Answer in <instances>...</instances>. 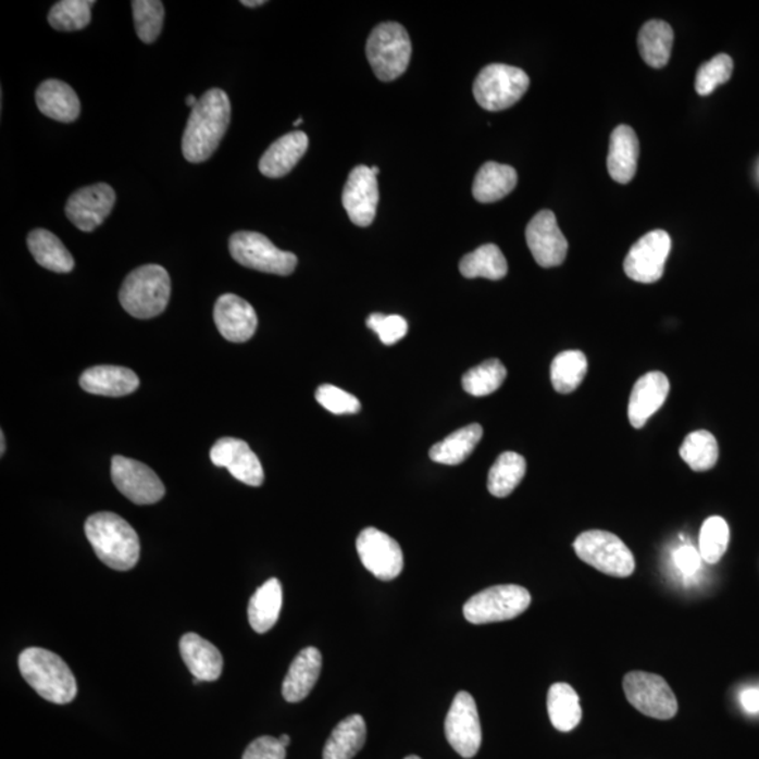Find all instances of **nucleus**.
<instances>
[{
  "instance_id": "obj_1",
  "label": "nucleus",
  "mask_w": 759,
  "mask_h": 759,
  "mask_svg": "<svg viewBox=\"0 0 759 759\" xmlns=\"http://www.w3.org/2000/svg\"><path fill=\"white\" fill-rule=\"evenodd\" d=\"M229 122L231 103L224 90L210 89L201 96L199 102L191 109L184 139H182V151L186 161L191 163L208 161L227 133Z\"/></svg>"
},
{
  "instance_id": "obj_2",
  "label": "nucleus",
  "mask_w": 759,
  "mask_h": 759,
  "mask_svg": "<svg viewBox=\"0 0 759 759\" xmlns=\"http://www.w3.org/2000/svg\"><path fill=\"white\" fill-rule=\"evenodd\" d=\"M85 533L96 556L110 569L128 571L138 563L141 547L126 519L113 512L95 513L86 521Z\"/></svg>"
},
{
  "instance_id": "obj_3",
  "label": "nucleus",
  "mask_w": 759,
  "mask_h": 759,
  "mask_svg": "<svg viewBox=\"0 0 759 759\" xmlns=\"http://www.w3.org/2000/svg\"><path fill=\"white\" fill-rule=\"evenodd\" d=\"M23 679L41 698L55 705L71 704L78 694L74 672L55 652L32 647L18 657Z\"/></svg>"
},
{
  "instance_id": "obj_4",
  "label": "nucleus",
  "mask_w": 759,
  "mask_h": 759,
  "mask_svg": "<svg viewBox=\"0 0 759 759\" xmlns=\"http://www.w3.org/2000/svg\"><path fill=\"white\" fill-rule=\"evenodd\" d=\"M119 299L134 319L150 320L162 314L171 299L170 273L160 265L137 267L124 281Z\"/></svg>"
},
{
  "instance_id": "obj_5",
  "label": "nucleus",
  "mask_w": 759,
  "mask_h": 759,
  "mask_svg": "<svg viewBox=\"0 0 759 759\" xmlns=\"http://www.w3.org/2000/svg\"><path fill=\"white\" fill-rule=\"evenodd\" d=\"M412 46L406 28L398 23L378 24L370 35L366 55L380 80L400 78L410 65Z\"/></svg>"
},
{
  "instance_id": "obj_6",
  "label": "nucleus",
  "mask_w": 759,
  "mask_h": 759,
  "mask_svg": "<svg viewBox=\"0 0 759 759\" xmlns=\"http://www.w3.org/2000/svg\"><path fill=\"white\" fill-rule=\"evenodd\" d=\"M531 79L517 66L492 64L480 72L473 92L480 108L488 112H501L512 108L530 89Z\"/></svg>"
},
{
  "instance_id": "obj_7",
  "label": "nucleus",
  "mask_w": 759,
  "mask_h": 759,
  "mask_svg": "<svg viewBox=\"0 0 759 759\" xmlns=\"http://www.w3.org/2000/svg\"><path fill=\"white\" fill-rule=\"evenodd\" d=\"M574 550L584 563L600 573L626 578L634 573L636 561L631 549L613 533L588 531L574 542Z\"/></svg>"
},
{
  "instance_id": "obj_8",
  "label": "nucleus",
  "mask_w": 759,
  "mask_h": 759,
  "mask_svg": "<svg viewBox=\"0 0 759 759\" xmlns=\"http://www.w3.org/2000/svg\"><path fill=\"white\" fill-rule=\"evenodd\" d=\"M229 252L239 265L278 276L291 275L299 262L295 253L282 251L265 235L252 231L235 233Z\"/></svg>"
},
{
  "instance_id": "obj_9",
  "label": "nucleus",
  "mask_w": 759,
  "mask_h": 759,
  "mask_svg": "<svg viewBox=\"0 0 759 759\" xmlns=\"http://www.w3.org/2000/svg\"><path fill=\"white\" fill-rule=\"evenodd\" d=\"M530 590L519 585H497L475 594L465 602L464 618L473 624L511 621L531 607Z\"/></svg>"
},
{
  "instance_id": "obj_10",
  "label": "nucleus",
  "mask_w": 759,
  "mask_h": 759,
  "mask_svg": "<svg viewBox=\"0 0 759 759\" xmlns=\"http://www.w3.org/2000/svg\"><path fill=\"white\" fill-rule=\"evenodd\" d=\"M629 702L648 718L670 720L679 712L674 692L662 676L650 672H629L623 680Z\"/></svg>"
},
{
  "instance_id": "obj_11",
  "label": "nucleus",
  "mask_w": 759,
  "mask_h": 759,
  "mask_svg": "<svg viewBox=\"0 0 759 759\" xmlns=\"http://www.w3.org/2000/svg\"><path fill=\"white\" fill-rule=\"evenodd\" d=\"M446 738L459 756L473 758L482 747L483 733L477 705L469 692L455 696L445 720Z\"/></svg>"
},
{
  "instance_id": "obj_12",
  "label": "nucleus",
  "mask_w": 759,
  "mask_h": 759,
  "mask_svg": "<svg viewBox=\"0 0 759 759\" xmlns=\"http://www.w3.org/2000/svg\"><path fill=\"white\" fill-rule=\"evenodd\" d=\"M112 480L115 488L137 506L160 502L165 495V485L152 469L124 456H114Z\"/></svg>"
},
{
  "instance_id": "obj_13",
  "label": "nucleus",
  "mask_w": 759,
  "mask_h": 759,
  "mask_svg": "<svg viewBox=\"0 0 759 759\" xmlns=\"http://www.w3.org/2000/svg\"><path fill=\"white\" fill-rule=\"evenodd\" d=\"M671 237L662 229H655L633 245L624 259V273L634 282L656 283L664 275Z\"/></svg>"
},
{
  "instance_id": "obj_14",
  "label": "nucleus",
  "mask_w": 759,
  "mask_h": 759,
  "mask_svg": "<svg viewBox=\"0 0 759 759\" xmlns=\"http://www.w3.org/2000/svg\"><path fill=\"white\" fill-rule=\"evenodd\" d=\"M360 560L376 578L396 580L403 569V555L400 545L387 533L368 527L357 542Z\"/></svg>"
},
{
  "instance_id": "obj_15",
  "label": "nucleus",
  "mask_w": 759,
  "mask_h": 759,
  "mask_svg": "<svg viewBox=\"0 0 759 759\" xmlns=\"http://www.w3.org/2000/svg\"><path fill=\"white\" fill-rule=\"evenodd\" d=\"M526 242L537 265L542 267L560 266L569 252V242L550 210L540 211L527 224Z\"/></svg>"
},
{
  "instance_id": "obj_16",
  "label": "nucleus",
  "mask_w": 759,
  "mask_h": 759,
  "mask_svg": "<svg viewBox=\"0 0 759 759\" xmlns=\"http://www.w3.org/2000/svg\"><path fill=\"white\" fill-rule=\"evenodd\" d=\"M114 203L115 194L109 185L82 187L66 201L65 214L76 228L92 233L112 213Z\"/></svg>"
},
{
  "instance_id": "obj_17",
  "label": "nucleus",
  "mask_w": 759,
  "mask_h": 759,
  "mask_svg": "<svg viewBox=\"0 0 759 759\" xmlns=\"http://www.w3.org/2000/svg\"><path fill=\"white\" fill-rule=\"evenodd\" d=\"M378 200L377 176L372 172V167H354L343 194V204L350 221L358 227H369L376 217Z\"/></svg>"
},
{
  "instance_id": "obj_18",
  "label": "nucleus",
  "mask_w": 759,
  "mask_h": 759,
  "mask_svg": "<svg viewBox=\"0 0 759 759\" xmlns=\"http://www.w3.org/2000/svg\"><path fill=\"white\" fill-rule=\"evenodd\" d=\"M211 461L217 468L227 469L233 477L251 487H259L265 482V473L258 456L247 441L235 437H223L215 441L210 451Z\"/></svg>"
},
{
  "instance_id": "obj_19",
  "label": "nucleus",
  "mask_w": 759,
  "mask_h": 759,
  "mask_svg": "<svg viewBox=\"0 0 759 759\" xmlns=\"http://www.w3.org/2000/svg\"><path fill=\"white\" fill-rule=\"evenodd\" d=\"M214 323L229 343L244 344L257 333L258 316L247 300L235 295H224L215 302Z\"/></svg>"
},
{
  "instance_id": "obj_20",
  "label": "nucleus",
  "mask_w": 759,
  "mask_h": 759,
  "mask_svg": "<svg viewBox=\"0 0 759 759\" xmlns=\"http://www.w3.org/2000/svg\"><path fill=\"white\" fill-rule=\"evenodd\" d=\"M670 393V382L664 373L650 372L637 380L634 384L631 400H629L627 415L633 427L640 430L656 414Z\"/></svg>"
},
{
  "instance_id": "obj_21",
  "label": "nucleus",
  "mask_w": 759,
  "mask_h": 759,
  "mask_svg": "<svg viewBox=\"0 0 759 759\" xmlns=\"http://www.w3.org/2000/svg\"><path fill=\"white\" fill-rule=\"evenodd\" d=\"M323 668V656L315 647H307L291 662L285 681H283V698L290 704L301 702L314 689Z\"/></svg>"
},
{
  "instance_id": "obj_22",
  "label": "nucleus",
  "mask_w": 759,
  "mask_h": 759,
  "mask_svg": "<svg viewBox=\"0 0 759 759\" xmlns=\"http://www.w3.org/2000/svg\"><path fill=\"white\" fill-rule=\"evenodd\" d=\"M181 655L194 679L201 682L217 681L223 674L224 660L217 647L196 633L181 638Z\"/></svg>"
},
{
  "instance_id": "obj_23",
  "label": "nucleus",
  "mask_w": 759,
  "mask_h": 759,
  "mask_svg": "<svg viewBox=\"0 0 759 759\" xmlns=\"http://www.w3.org/2000/svg\"><path fill=\"white\" fill-rule=\"evenodd\" d=\"M309 148V137L302 132L286 134L273 142L259 161L262 175L277 179L286 176L299 163Z\"/></svg>"
},
{
  "instance_id": "obj_24",
  "label": "nucleus",
  "mask_w": 759,
  "mask_h": 759,
  "mask_svg": "<svg viewBox=\"0 0 759 759\" xmlns=\"http://www.w3.org/2000/svg\"><path fill=\"white\" fill-rule=\"evenodd\" d=\"M640 144L634 129L619 126L610 136L608 171L614 182L626 185L636 175Z\"/></svg>"
},
{
  "instance_id": "obj_25",
  "label": "nucleus",
  "mask_w": 759,
  "mask_h": 759,
  "mask_svg": "<svg viewBox=\"0 0 759 759\" xmlns=\"http://www.w3.org/2000/svg\"><path fill=\"white\" fill-rule=\"evenodd\" d=\"M80 387L96 396H128L139 387V378L133 370L122 366H95L82 374Z\"/></svg>"
},
{
  "instance_id": "obj_26",
  "label": "nucleus",
  "mask_w": 759,
  "mask_h": 759,
  "mask_svg": "<svg viewBox=\"0 0 759 759\" xmlns=\"http://www.w3.org/2000/svg\"><path fill=\"white\" fill-rule=\"evenodd\" d=\"M36 102L40 112L55 122L72 123L80 114L78 95L62 80L42 82L36 92Z\"/></svg>"
},
{
  "instance_id": "obj_27",
  "label": "nucleus",
  "mask_w": 759,
  "mask_h": 759,
  "mask_svg": "<svg viewBox=\"0 0 759 759\" xmlns=\"http://www.w3.org/2000/svg\"><path fill=\"white\" fill-rule=\"evenodd\" d=\"M517 184L518 173L512 166L487 162L475 175L473 196L480 203H495L511 194Z\"/></svg>"
},
{
  "instance_id": "obj_28",
  "label": "nucleus",
  "mask_w": 759,
  "mask_h": 759,
  "mask_svg": "<svg viewBox=\"0 0 759 759\" xmlns=\"http://www.w3.org/2000/svg\"><path fill=\"white\" fill-rule=\"evenodd\" d=\"M27 247L38 265L55 273L74 271L75 261L65 245L50 231L37 228L28 234Z\"/></svg>"
},
{
  "instance_id": "obj_29",
  "label": "nucleus",
  "mask_w": 759,
  "mask_h": 759,
  "mask_svg": "<svg viewBox=\"0 0 759 759\" xmlns=\"http://www.w3.org/2000/svg\"><path fill=\"white\" fill-rule=\"evenodd\" d=\"M283 605V589L281 581L271 578L258 588L249 600V624L257 633L271 631L278 621Z\"/></svg>"
},
{
  "instance_id": "obj_30",
  "label": "nucleus",
  "mask_w": 759,
  "mask_h": 759,
  "mask_svg": "<svg viewBox=\"0 0 759 759\" xmlns=\"http://www.w3.org/2000/svg\"><path fill=\"white\" fill-rule=\"evenodd\" d=\"M366 723L362 716L352 714L331 733L323 752L324 759H352L366 743Z\"/></svg>"
},
{
  "instance_id": "obj_31",
  "label": "nucleus",
  "mask_w": 759,
  "mask_h": 759,
  "mask_svg": "<svg viewBox=\"0 0 759 759\" xmlns=\"http://www.w3.org/2000/svg\"><path fill=\"white\" fill-rule=\"evenodd\" d=\"M674 46V30L667 22L650 21L638 33V50L647 65L664 69Z\"/></svg>"
},
{
  "instance_id": "obj_32",
  "label": "nucleus",
  "mask_w": 759,
  "mask_h": 759,
  "mask_svg": "<svg viewBox=\"0 0 759 759\" xmlns=\"http://www.w3.org/2000/svg\"><path fill=\"white\" fill-rule=\"evenodd\" d=\"M547 710L555 729L559 732H571L583 719V709L580 705V696L573 686L557 682L551 685L547 695Z\"/></svg>"
},
{
  "instance_id": "obj_33",
  "label": "nucleus",
  "mask_w": 759,
  "mask_h": 759,
  "mask_svg": "<svg viewBox=\"0 0 759 759\" xmlns=\"http://www.w3.org/2000/svg\"><path fill=\"white\" fill-rule=\"evenodd\" d=\"M482 437V425L472 424L461 427V430L453 432L439 444L432 446L430 458L435 463L458 465L473 453Z\"/></svg>"
},
{
  "instance_id": "obj_34",
  "label": "nucleus",
  "mask_w": 759,
  "mask_h": 759,
  "mask_svg": "<svg viewBox=\"0 0 759 759\" xmlns=\"http://www.w3.org/2000/svg\"><path fill=\"white\" fill-rule=\"evenodd\" d=\"M460 273L465 278L484 277L488 281H501L507 276L508 262L497 245L487 244L461 259Z\"/></svg>"
},
{
  "instance_id": "obj_35",
  "label": "nucleus",
  "mask_w": 759,
  "mask_h": 759,
  "mask_svg": "<svg viewBox=\"0 0 759 759\" xmlns=\"http://www.w3.org/2000/svg\"><path fill=\"white\" fill-rule=\"evenodd\" d=\"M526 474V460L513 451L499 456L488 473V492L497 498H506L515 492Z\"/></svg>"
},
{
  "instance_id": "obj_36",
  "label": "nucleus",
  "mask_w": 759,
  "mask_h": 759,
  "mask_svg": "<svg viewBox=\"0 0 759 759\" xmlns=\"http://www.w3.org/2000/svg\"><path fill=\"white\" fill-rule=\"evenodd\" d=\"M588 360L581 350H565L552 360L550 377L552 387L560 394H570L580 387L587 376Z\"/></svg>"
},
{
  "instance_id": "obj_37",
  "label": "nucleus",
  "mask_w": 759,
  "mask_h": 759,
  "mask_svg": "<svg viewBox=\"0 0 759 759\" xmlns=\"http://www.w3.org/2000/svg\"><path fill=\"white\" fill-rule=\"evenodd\" d=\"M680 455L694 472H708L719 460L718 440L708 431L692 432L685 437Z\"/></svg>"
},
{
  "instance_id": "obj_38",
  "label": "nucleus",
  "mask_w": 759,
  "mask_h": 759,
  "mask_svg": "<svg viewBox=\"0 0 759 759\" xmlns=\"http://www.w3.org/2000/svg\"><path fill=\"white\" fill-rule=\"evenodd\" d=\"M506 378L507 369L501 360L489 359L478 364V366L470 369L464 374L463 380H461V384H463L464 391L469 393L470 396L485 397L497 391L506 382Z\"/></svg>"
},
{
  "instance_id": "obj_39",
  "label": "nucleus",
  "mask_w": 759,
  "mask_h": 759,
  "mask_svg": "<svg viewBox=\"0 0 759 759\" xmlns=\"http://www.w3.org/2000/svg\"><path fill=\"white\" fill-rule=\"evenodd\" d=\"M95 2L88 0H61L48 13V23L58 32H78L90 23Z\"/></svg>"
},
{
  "instance_id": "obj_40",
  "label": "nucleus",
  "mask_w": 759,
  "mask_h": 759,
  "mask_svg": "<svg viewBox=\"0 0 759 759\" xmlns=\"http://www.w3.org/2000/svg\"><path fill=\"white\" fill-rule=\"evenodd\" d=\"M134 23L139 40L152 45L160 37L165 18V8L160 0H134Z\"/></svg>"
},
{
  "instance_id": "obj_41",
  "label": "nucleus",
  "mask_w": 759,
  "mask_h": 759,
  "mask_svg": "<svg viewBox=\"0 0 759 759\" xmlns=\"http://www.w3.org/2000/svg\"><path fill=\"white\" fill-rule=\"evenodd\" d=\"M730 530L723 518L706 519L699 536V552L702 560L709 564L719 563L727 550Z\"/></svg>"
},
{
  "instance_id": "obj_42",
  "label": "nucleus",
  "mask_w": 759,
  "mask_h": 759,
  "mask_svg": "<svg viewBox=\"0 0 759 759\" xmlns=\"http://www.w3.org/2000/svg\"><path fill=\"white\" fill-rule=\"evenodd\" d=\"M733 60L727 54H719L700 66L696 74L695 89L700 96L714 92L718 86L725 84L733 75Z\"/></svg>"
},
{
  "instance_id": "obj_43",
  "label": "nucleus",
  "mask_w": 759,
  "mask_h": 759,
  "mask_svg": "<svg viewBox=\"0 0 759 759\" xmlns=\"http://www.w3.org/2000/svg\"><path fill=\"white\" fill-rule=\"evenodd\" d=\"M315 398L321 407L335 415L358 414L360 411V401L357 397L331 384L319 387Z\"/></svg>"
},
{
  "instance_id": "obj_44",
  "label": "nucleus",
  "mask_w": 759,
  "mask_h": 759,
  "mask_svg": "<svg viewBox=\"0 0 759 759\" xmlns=\"http://www.w3.org/2000/svg\"><path fill=\"white\" fill-rule=\"evenodd\" d=\"M370 329L378 335L384 345H394L408 333V323L401 315L372 314L366 321Z\"/></svg>"
},
{
  "instance_id": "obj_45",
  "label": "nucleus",
  "mask_w": 759,
  "mask_h": 759,
  "mask_svg": "<svg viewBox=\"0 0 759 759\" xmlns=\"http://www.w3.org/2000/svg\"><path fill=\"white\" fill-rule=\"evenodd\" d=\"M242 759H286V748L278 738L259 737L245 749Z\"/></svg>"
},
{
  "instance_id": "obj_46",
  "label": "nucleus",
  "mask_w": 759,
  "mask_h": 759,
  "mask_svg": "<svg viewBox=\"0 0 759 759\" xmlns=\"http://www.w3.org/2000/svg\"><path fill=\"white\" fill-rule=\"evenodd\" d=\"M700 561H702V557H700L699 550L692 546H681L674 552V563L682 574H695L700 569Z\"/></svg>"
},
{
  "instance_id": "obj_47",
  "label": "nucleus",
  "mask_w": 759,
  "mask_h": 759,
  "mask_svg": "<svg viewBox=\"0 0 759 759\" xmlns=\"http://www.w3.org/2000/svg\"><path fill=\"white\" fill-rule=\"evenodd\" d=\"M742 704L749 713L759 712V689H746L742 694Z\"/></svg>"
},
{
  "instance_id": "obj_48",
  "label": "nucleus",
  "mask_w": 759,
  "mask_h": 759,
  "mask_svg": "<svg viewBox=\"0 0 759 759\" xmlns=\"http://www.w3.org/2000/svg\"><path fill=\"white\" fill-rule=\"evenodd\" d=\"M265 3H266L265 0H254V2H253V0H252V2H249V0H244V2H242L244 7H247V8H258V7H262V4H265Z\"/></svg>"
},
{
  "instance_id": "obj_49",
  "label": "nucleus",
  "mask_w": 759,
  "mask_h": 759,
  "mask_svg": "<svg viewBox=\"0 0 759 759\" xmlns=\"http://www.w3.org/2000/svg\"><path fill=\"white\" fill-rule=\"evenodd\" d=\"M197 102H199V100H197L194 95L186 96V104L190 105V108H195Z\"/></svg>"
},
{
  "instance_id": "obj_50",
  "label": "nucleus",
  "mask_w": 759,
  "mask_h": 759,
  "mask_svg": "<svg viewBox=\"0 0 759 759\" xmlns=\"http://www.w3.org/2000/svg\"><path fill=\"white\" fill-rule=\"evenodd\" d=\"M278 742H281L282 746L285 748L290 746V737H288L287 734H283V736L278 738Z\"/></svg>"
},
{
  "instance_id": "obj_51",
  "label": "nucleus",
  "mask_w": 759,
  "mask_h": 759,
  "mask_svg": "<svg viewBox=\"0 0 759 759\" xmlns=\"http://www.w3.org/2000/svg\"><path fill=\"white\" fill-rule=\"evenodd\" d=\"M0 440H2V446H0V451H2V456L4 455V450H7V441H4V434L3 431L0 432Z\"/></svg>"
},
{
  "instance_id": "obj_52",
  "label": "nucleus",
  "mask_w": 759,
  "mask_h": 759,
  "mask_svg": "<svg viewBox=\"0 0 759 759\" xmlns=\"http://www.w3.org/2000/svg\"><path fill=\"white\" fill-rule=\"evenodd\" d=\"M372 172L374 173V175H376V176H377V175H378V173H380V170H378V167H377V166H372Z\"/></svg>"
},
{
  "instance_id": "obj_53",
  "label": "nucleus",
  "mask_w": 759,
  "mask_h": 759,
  "mask_svg": "<svg viewBox=\"0 0 759 759\" xmlns=\"http://www.w3.org/2000/svg\"><path fill=\"white\" fill-rule=\"evenodd\" d=\"M300 124H302V119L297 120V122L295 123V127H299Z\"/></svg>"
},
{
  "instance_id": "obj_54",
  "label": "nucleus",
  "mask_w": 759,
  "mask_h": 759,
  "mask_svg": "<svg viewBox=\"0 0 759 759\" xmlns=\"http://www.w3.org/2000/svg\"><path fill=\"white\" fill-rule=\"evenodd\" d=\"M406 759H421V758L416 757V756H410V757H407Z\"/></svg>"
}]
</instances>
